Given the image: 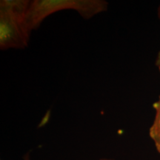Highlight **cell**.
<instances>
[{"label": "cell", "mask_w": 160, "mask_h": 160, "mask_svg": "<svg viewBox=\"0 0 160 160\" xmlns=\"http://www.w3.org/2000/svg\"><path fill=\"white\" fill-rule=\"evenodd\" d=\"M30 2L2 0L0 2V49H22L28 45L31 33L25 25Z\"/></svg>", "instance_id": "6da1fadb"}, {"label": "cell", "mask_w": 160, "mask_h": 160, "mask_svg": "<svg viewBox=\"0 0 160 160\" xmlns=\"http://www.w3.org/2000/svg\"><path fill=\"white\" fill-rule=\"evenodd\" d=\"M108 2L105 0H33L30 2L25 25L30 33L38 28L50 15L64 10H73L88 19L106 11Z\"/></svg>", "instance_id": "7a4b0ae2"}, {"label": "cell", "mask_w": 160, "mask_h": 160, "mask_svg": "<svg viewBox=\"0 0 160 160\" xmlns=\"http://www.w3.org/2000/svg\"><path fill=\"white\" fill-rule=\"evenodd\" d=\"M155 109V117L149 130V136L153 142L157 152L160 153V96L153 104Z\"/></svg>", "instance_id": "3957f363"}, {"label": "cell", "mask_w": 160, "mask_h": 160, "mask_svg": "<svg viewBox=\"0 0 160 160\" xmlns=\"http://www.w3.org/2000/svg\"><path fill=\"white\" fill-rule=\"evenodd\" d=\"M156 65H157V68L160 67V51H159L157 54V60H156Z\"/></svg>", "instance_id": "277c9868"}, {"label": "cell", "mask_w": 160, "mask_h": 160, "mask_svg": "<svg viewBox=\"0 0 160 160\" xmlns=\"http://www.w3.org/2000/svg\"><path fill=\"white\" fill-rule=\"evenodd\" d=\"M99 160H115V159H110V158H102V159H100Z\"/></svg>", "instance_id": "5b68a950"}, {"label": "cell", "mask_w": 160, "mask_h": 160, "mask_svg": "<svg viewBox=\"0 0 160 160\" xmlns=\"http://www.w3.org/2000/svg\"><path fill=\"white\" fill-rule=\"evenodd\" d=\"M158 69H159V72H160V67L158 68Z\"/></svg>", "instance_id": "8992f818"}]
</instances>
